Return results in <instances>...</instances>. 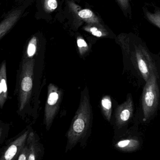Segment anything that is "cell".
Segmentation results:
<instances>
[{
	"mask_svg": "<svg viewBox=\"0 0 160 160\" xmlns=\"http://www.w3.org/2000/svg\"><path fill=\"white\" fill-rule=\"evenodd\" d=\"M120 45L125 54H131L144 80L148 81L156 67L148 50L140 43L134 42L130 37L120 35L118 38Z\"/></svg>",
	"mask_w": 160,
	"mask_h": 160,
	"instance_id": "1",
	"label": "cell"
},
{
	"mask_svg": "<svg viewBox=\"0 0 160 160\" xmlns=\"http://www.w3.org/2000/svg\"><path fill=\"white\" fill-rule=\"evenodd\" d=\"M92 110L88 93L81 97L80 104L68 132V144L73 147L87 133L90 126Z\"/></svg>",
	"mask_w": 160,
	"mask_h": 160,
	"instance_id": "2",
	"label": "cell"
},
{
	"mask_svg": "<svg viewBox=\"0 0 160 160\" xmlns=\"http://www.w3.org/2000/svg\"><path fill=\"white\" fill-rule=\"evenodd\" d=\"M159 90L156 72H153L144 88L142 96V106L144 121L153 116L158 108L159 102Z\"/></svg>",
	"mask_w": 160,
	"mask_h": 160,
	"instance_id": "3",
	"label": "cell"
},
{
	"mask_svg": "<svg viewBox=\"0 0 160 160\" xmlns=\"http://www.w3.org/2000/svg\"><path fill=\"white\" fill-rule=\"evenodd\" d=\"M34 60L24 62L20 76L19 90V109H24L31 96L33 81Z\"/></svg>",
	"mask_w": 160,
	"mask_h": 160,
	"instance_id": "4",
	"label": "cell"
},
{
	"mask_svg": "<svg viewBox=\"0 0 160 160\" xmlns=\"http://www.w3.org/2000/svg\"><path fill=\"white\" fill-rule=\"evenodd\" d=\"M61 92L57 87L50 84L48 86L47 102L45 109V121L47 127L49 128L59 106Z\"/></svg>",
	"mask_w": 160,
	"mask_h": 160,
	"instance_id": "5",
	"label": "cell"
},
{
	"mask_svg": "<svg viewBox=\"0 0 160 160\" xmlns=\"http://www.w3.org/2000/svg\"><path fill=\"white\" fill-rule=\"evenodd\" d=\"M134 105L131 95L127 96L125 102L118 106L116 110V123L118 128L126 124L132 117Z\"/></svg>",
	"mask_w": 160,
	"mask_h": 160,
	"instance_id": "6",
	"label": "cell"
},
{
	"mask_svg": "<svg viewBox=\"0 0 160 160\" xmlns=\"http://www.w3.org/2000/svg\"><path fill=\"white\" fill-rule=\"evenodd\" d=\"M28 135V131H27L14 141L5 151L3 158H2L1 159L11 160L17 156L24 147Z\"/></svg>",
	"mask_w": 160,
	"mask_h": 160,
	"instance_id": "7",
	"label": "cell"
},
{
	"mask_svg": "<svg viewBox=\"0 0 160 160\" xmlns=\"http://www.w3.org/2000/svg\"><path fill=\"white\" fill-rule=\"evenodd\" d=\"M0 106L2 108L8 95L6 75V63L3 62L0 69Z\"/></svg>",
	"mask_w": 160,
	"mask_h": 160,
	"instance_id": "8",
	"label": "cell"
},
{
	"mask_svg": "<svg viewBox=\"0 0 160 160\" xmlns=\"http://www.w3.org/2000/svg\"><path fill=\"white\" fill-rule=\"evenodd\" d=\"M140 146V143L136 138H131L120 140L115 144L116 148L121 151L132 152L137 150Z\"/></svg>",
	"mask_w": 160,
	"mask_h": 160,
	"instance_id": "9",
	"label": "cell"
},
{
	"mask_svg": "<svg viewBox=\"0 0 160 160\" xmlns=\"http://www.w3.org/2000/svg\"><path fill=\"white\" fill-rule=\"evenodd\" d=\"M20 14V11L15 12L9 16L5 20H3V22H2L0 26V38H2L12 28V26L15 23Z\"/></svg>",
	"mask_w": 160,
	"mask_h": 160,
	"instance_id": "10",
	"label": "cell"
},
{
	"mask_svg": "<svg viewBox=\"0 0 160 160\" xmlns=\"http://www.w3.org/2000/svg\"><path fill=\"white\" fill-rule=\"evenodd\" d=\"M101 106L106 118L108 122L110 121L112 113V102L110 96L106 95L103 97L101 101Z\"/></svg>",
	"mask_w": 160,
	"mask_h": 160,
	"instance_id": "11",
	"label": "cell"
},
{
	"mask_svg": "<svg viewBox=\"0 0 160 160\" xmlns=\"http://www.w3.org/2000/svg\"><path fill=\"white\" fill-rule=\"evenodd\" d=\"M146 16L151 23L160 29V12L157 11L154 13L147 12Z\"/></svg>",
	"mask_w": 160,
	"mask_h": 160,
	"instance_id": "12",
	"label": "cell"
},
{
	"mask_svg": "<svg viewBox=\"0 0 160 160\" xmlns=\"http://www.w3.org/2000/svg\"><path fill=\"white\" fill-rule=\"evenodd\" d=\"M34 136L32 133L29 135V137L28 138V142L30 144L29 154L28 157V160H35L36 159V154H35V148L34 147Z\"/></svg>",
	"mask_w": 160,
	"mask_h": 160,
	"instance_id": "13",
	"label": "cell"
},
{
	"mask_svg": "<svg viewBox=\"0 0 160 160\" xmlns=\"http://www.w3.org/2000/svg\"><path fill=\"white\" fill-rule=\"evenodd\" d=\"M78 15L82 19H92L96 23L99 22V20L96 18V17L95 16L93 12L88 9H84L79 11L78 13Z\"/></svg>",
	"mask_w": 160,
	"mask_h": 160,
	"instance_id": "14",
	"label": "cell"
},
{
	"mask_svg": "<svg viewBox=\"0 0 160 160\" xmlns=\"http://www.w3.org/2000/svg\"><path fill=\"white\" fill-rule=\"evenodd\" d=\"M37 38L33 37L29 42L27 49V54L29 58L33 57L35 55L37 49Z\"/></svg>",
	"mask_w": 160,
	"mask_h": 160,
	"instance_id": "15",
	"label": "cell"
},
{
	"mask_svg": "<svg viewBox=\"0 0 160 160\" xmlns=\"http://www.w3.org/2000/svg\"><path fill=\"white\" fill-rule=\"evenodd\" d=\"M58 6L57 0H45V8L48 12H53L57 9Z\"/></svg>",
	"mask_w": 160,
	"mask_h": 160,
	"instance_id": "16",
	"label": "cell"
},
{
	"mask_svg": "<svg viewBox=\"0 0 160 160\" xmlns=\"http://www.w3.org/2000/svg\"><path fill=\"white\" fill-rule=\"evenodd\" d=\"M29 148L28 146H24L23 148L20 151L18 156V160H28V157L29 154Z\"/></svg>",
	"mask_w": 160,
	"mask_h": 160,
	"instance_id": "17",
	"label": "cell"
},
{
	"mask_svg": "<svg viewBox=\"0 0 160 160\" xmlns=\"http://www.w3.org/2000/svg\"><path fill=\"white\" fill-rule=\"evenodd\" d=\"M90 31L92 34L97 37H104L107 35V33L102 30L98 29L96 27H92L90 29Z\"/></svg>",
	"mask_w": 160,
	"mask_h": 160,
	"instance_id": "18",
	"label": "cell"
},
{
	"mask_svg": "<svg viewBox=\"0 0 160 160\" xmlns=\"http://www.w3.org/2000/svg\"><path fill=\"white\" fill-rule=\"evenodd\" d=\"M77 44L81 54L84 53L88 48V46L87 42L84 39H82V38H78V39Z\"/></svg>",
	"mask_w": 160,
	"mask_h": 160,
	"instance_id": "19",
	"label": "cell"
},
{
	"mask_svg": "<svg viewBox=\"0 0 160 160\" xmlns=\"http://www.w3.org/2000/svg\"><path fill=\"white\" fill-rule=\"evenodd\" d=\"M122 9L124 11H127L130 7L129 0H117Z\"/></svg>",
	"mask_w": 160,
	"mask_h": 160,
	"instance_id": "20",
	"label": "cell"
}]
</instances>
